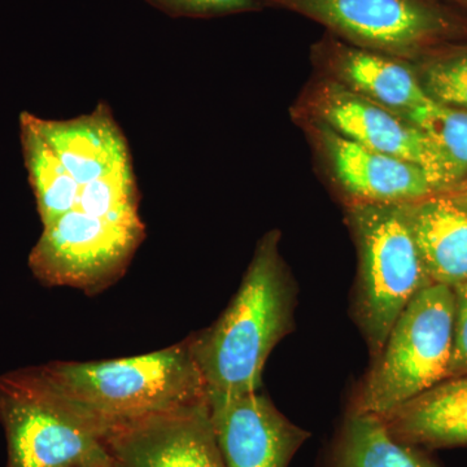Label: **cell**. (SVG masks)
I'll list each match as a JSON object with an SVG mask.
<instances>
[{"mask_svg":"<svg viewBox=\"0 0 467 467\" xmlns=\"http://www.w3.org/2000/svg\"><path fill=\"white\" fill-rule=\"evenodd\" d=\"M279 242L278 230L260 239L225 312L207 330L187 337L208 399L259 391L267 358L291 333L296 291Z\"/></svg>","mask_w":467,"mask_h":467,"instance_id":"obj_1","label":"cell"},{"mask_svg":"<svg viewBox=\"0 0 467 467\" xmlns=\"http://www.w3.org/2000/svg\"><path fill=\"white\" fill-rule=\"evenodd\" d=\"M34 368L103 439L113 427L207 398L189 339L135 358L58 361Z\"/></svg>","mask_w":467,"mask_h":467,"instance_id":"obj_2","label":"cell"},{"mask_svg":"<svg viewBox=\"0 0 467 467\" xmlns=\"http://www.w3.org/2000/svg\"><path fill=\"white\" fill-rule=\"evenodd\" d=\"M454 331V292L432 284L396 319L350 410L382 418L447 379Z\"/></svg>","mask_w":467,"mask_h":467,"instance_id":"obj_3","label":"cell"},{"mask_svg":"<svg viewBox=\"0 0 467 467\" xmlns=\"http://www.w3.org/2000/svg\"><path fill=\"white\" fill-rule=\"evenodd\" d=\"M349 221L359 254L355 317L374 358L410 300L432 285L404 204H349Z\"/></svg>","mask_w":467,"mask_h":467,"instance_id":"obj_4","label":"cell"},{"mask_svg":"<svg viewBox=\"0 0 467 467\" xmlns=\"http://www.w3.org/2000/svg\"><path fill=\"white\" fill-rule=\"evenodd\" d=\"M321 24L342 41L409 61L439 54L467 33L462 17L435 0H263Z\"/></svg>","mask_w":467,"mask_h":467,"instance_id":"obj_5","label":"cell"},{"mask_svg":"<svg viewBox=\"0 0 467 467\" xmlns=\"http://www.w3.org/2000/svg\"><path fill=\"white\" fill-rule=\"evenodd\" d=\"M7 467H95L110 462L103 434L52 391L36 368L0 376Z\"/></svg>","mask_w":467,"mask_h":467,"instance_id":"obj_6","label":"cell"},{"mask_svg":"<svg viewBox=\"0 0 467 467\" xmlns=\"http://www.w3.org/2000/svg\"><path fill=\"white\" fill-rule=\"evenodd\" d=\"M144 238L142 220L63 216L43 226L29 266L42 284L94 294L124 275Z\"/></svg>","mask_w":467,"mask_h":467,"instance_id":"obj_7","label":"cell"},{"mask_svg":"<svg viewBox=\"0 0 467 467\" xmlns=\"http://www.w3.org/2000/svg\"><path fill=\"white\" fill-rule=\"evenodd\" d=\"M301 119L319 122L367 149L420 165L442 195L441 167L427 135L407 117L322 77L301 103Z\"/></svg>","mask_w":467,"mask_h":467,"instance_id":"obj_8","label":"cell"},{"mask_svg":"<svg viewBox=\"0 0 467 467\" xmlns=\"http://www.w3.org/2000/svg\"><path fill=\"white\" fill-rule=\"evenodd\" d=\"M104 444L119 467H226L207 398L113 427Z\"/></svg>","mask_w":467,"mask_h":467,"instance_id":"obj_9","label":"cell"},{"mask_svg":"<svg viewBox=\"0 0 467 467\" xmlns=\"http://www.w3.org/2000/svg\"><path fill=\"white\" fill-rule=\"evenodd\" d=\"M301 119L349 204H410L441 195L420 165L359 146L319 122Z\"/></svg>","mask_w":467,"mask_h":467,"instance_id":"obj_10","label":"cell"},{"mask_svg":"<svg viewBox=\"0 0 467 467\" xmlns=\"http://www.w3.org/2000/svg\"><path fill=\"white\" fill-rule=\"evenodd\" d=\"M208 402L226 467H288L309 439L259 391Z\"/></svg>","mask_w":467,"mask_h":467,"instance_id":"obj_11","label":"cell"},{"mask_svg":"<svg viewBox=\"0 0 467 467\" xmlns=\"http://www.w3.org/2000/svg\"><path fill=\"white\" fill-rule=\"evenodd\" d=\"M312 58L322 77L407 117L431 101L416 66L380 52L349 45L327 33L312 47Z\"/></svg>","mask_w":467,"mask_h":467,"instance_id":"obj_12","label":"cell"},{"mask_svg":"<svg viewBox=\"0 0 467 467\" xmlns=\"http://www.w3.org/2000/svg\"><path fill=\"white\" fill-rule=\"evenodd\" d=\"M379 420L395 441L420 450L467 447V376L448 378Z\"/></svg>","mask_w":467,"mask_h":467,"instance_id":"obj_13","label":"cell"},{"mask_svg":"<svg viewBox=\"0 0 467 467\" xmlns=\"http://www.w3.org/2000/svg\"><path fill=\"white\" fill-rule=\"evenodd\" d=\"M430 281L456 287L467 282V208L447 193L404 204Z\"/></svg>","mask_w":467,"mask_h":467,"instance_id":"obj_14","label":"cell"},{"mask_svg":"<svg viewBox=\"0 0 467 467\" xmlns=\"http://www.w3.org/2000/svg\"><path fill=\"white\" fill-rule=\"evenodd\" d=\"M326 467H441L411 445L395 441L382 420L350 410Z\"/></svg>","mask_w":467,"mask_h":467,"instance_id":"obj_15","label":"cell"},{"mask_svg":"<svg viewBox=\"0 0 467 467\" xmlns=\"http://www.w3.org/2000/svg\"><path fill=\"white\" fill-rule=\"evenodd\" d=\"M408 119L429 138L441 161L444 193L467 183V110L451 109L435 101L409 113Z\"/></svg>","mask_w":467,"mask_h":467,"instance_id":"obj_16","label":"cell"},{"mask_svg":"<svg viewBox=\"0 0 467 467\" xmlns=\"http://www.w3.org/2000/svg\"><path fill=\"white\" fill-rule=\"evenodd\" d=\"M416 69L430 99L467 110V52H439Z\"/></svg>","mask_w":467,"mask_h":467,"instance_id":"obj_17","label":"cell"},{"mask_svg":"<svg viewBox=\"0 0 467 467\" xmlns=\"http://www.w3.org/2000/svg\"><path fill=\"white\" fill-rule=\"evenodd\" d=\"M173 18H213L261 11L263 0H144Z\"/></svg>","mask_w":467,"mask_h":467,"instance_id":"obj_18","label":"cell"},{"mask_svg":"<svg viewBox=\"0 0 467 467\" xmlns=\"http://www.w3.org/2000/svg\"><path fill=\"white\" fill-rule=\"evenodd\" d=\"M453 350H451L447 379L467 376V282L453 287Z\"/></svg>","mask_w":467,"mask_h":467,"instance_id":"obj_19","label":"cell"},{"mask_svg":"<svg viewBox=\"0 0 467 467\" xmlns=\"http://www.w3.org/2000/svg\"><path fill=\"white\" fill-rule=\"evenodd\" d=\"M447 195H450L451 198L454 199V201L467 208V183L463 184V186L460 187L456 192L447 193Z\"/></svg>","mask_w":467,"mask_h":467,"instance_id":"obj_20","label":"cell"},{"mask_svg":"<svg viewBox=\"0 0 467 467\" xmlns=\"http://www.w3.org/2000/svg\"><path fill=\"white\" fill-rule=\"evenodd\" d=\"M453 5H459L463 11L467 12V0H450Z\"/></svg>","mask_w":467,"mask_h":467,"instance_id":"obj_21","label":"cell"},{"mask_svg":"<svg viewBox=\"0 0 467 467\" xmlns=\"http://www.w3.org/2000/svg\"><path fill=\"white\" fill-rule=\"evenodd\" d=\"M95 467H119L116 465L115 461H110V462L103 463V465L95 466Z\"/></svg>","mask_w":467,"mask_h":467,"instance_id":"obj_22","label":"cell"}]
</instances>
